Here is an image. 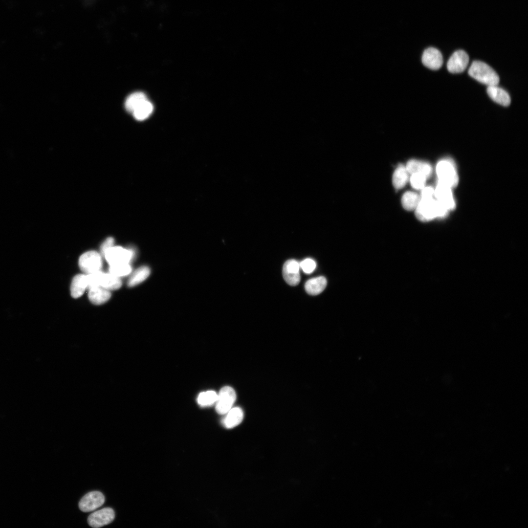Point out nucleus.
<instances>
[{"mask_svg":"<svg viewBox=\"0 0 528 528\" xmlns=\"http://www.w3.org/2000/svg\"><path fill=\"white\" fill-rule=\"evenodd\" d=\"M114 242V239L110 237L107 238L103 243L101 246V252L103 255H105L106 252L109 249L113 246Z\"/></svg>","mask_w":528,"mask_h":528,"instance_id":"obj_30","label":"nucleus"},{"mask_svg":"<svg viewBox=\"0 0 528 528\" xmlns=\"http://www.w3.org/2000/svg\"><path fill=\"white\" fill-rule=\"evenodd\" d=\"M468 74L473 78L487 86H497L499 83V77L496 71L482 61H473L469 68Z\"/></svg>","mask_w":528,"mask_h":528,"instance_id":"obj_2","label":"nucleus"},{"mask_svg":"<svg viewBox=\"0 0 528 528\" xmlns=\"http://www.w3.org/2000/svg\"><path fill=\"white\" fill-rule=\"evenodd\" d=\"M131 271L129 264L110 265L109 267L110 273L119 277L129 274Z\"/></svg>","mask_w":528,"mask_h":528,"instance_id":"obj_26","label":"nucleus"},{"mask_svg":"<svg viewBox=\"0 0 528 528\" xmlns=\"http://www.w3.org/2000/svg\"><path fill=\"white\" fill-rule=\"evenodd\" d=\"M468 63L469 56L467 53L462 50H458L449 59L447 68L452 73H461L465 69Z\"/></svg>","mask_w":528,"mask_h":528,"instance_id":"obj_9","label":"nucleus"},{"mask_svg":"<svg viewBox=\"0 0 528 528\" xmlns=\"http://www.w3.org/2000/svg\"><path fill=\"white\" fill-rule=\"evenodd\" d=\"M243 418V413L240 407L232 408L227 413L222 421L223 426L228 429L236 427L241 423Z\"/></svg>","mask_w":528,"mask_h":528,"instance_id":"obj_16","label":"nucleus"},{"mask_svg":"<svg viewBox=\"0 0 528 528\" xmlns=\"http://www.w3.org/2000/svg\"><path fill=\"white\" fill-rule=\"evenodd\" d=\"M436 173L438 182L451 188L458 184V176L454 162L450 159H445L440 161L436 166Z\"/></svg>","mask_w":528,"mask_h":528,"instance_id":"obj_3","label":"nucleus"},{"mask_svg":"<svg viewBox=\"0 0 528 528\" xmlns=\"http://www.w3.org/2000/svg\"><path fill=\"white\" fill-rule=\"evenodd\" d=\"M434 196L448 211L456 207V203L453 197L451 188L443 184L438 182L434 189Z\"/></svg>","mask_w":528,"mask_h":528,"instance_id":"obj_10","label":"nucleus"},{"mask_svg":"<svg viewBox=\"0 0 528 528\" xmlns=\"http://www.w3.org/2000/svg\"><path fill=\"white\" fill-rule=\"evenodd\" d=\"M114 517V510L111 508L106 507L91 513L88 522L91 527L100 528L112 522Z\"/></svg>","mask_w":528,"mask_h":528,"instance_id":"obj_8","label":"nucleus"},{"mask_svg":"<svg viewBox=\"0 0 528 528\" xmlns=\"http://www.w3.org/2000/svg\"><path fill=\"white\" fill-rule=\"evenodd\" d=\"M409 173L405 167L399 165L394 172L392 182L394 187L396 189L403 188L408 180Z\"/></svg>","mask_w":528,"mask_h":528,"instance_id":"obj_19","label":"nucleus"},{"mask_svg":"<svg viewBox=\"0 0 528 528\" xmlns=\"http://www.w3.org/2000/svg\"><path fill=\"white\" fill-rule=\"evenodd\" d=\"M422 63L424 66L432 70H438L443 64L441 52L437 48L430 47L423 52Z\"/></svg>","mask_w":528,"mask_h":528,"instance_id":"obj_12","label":"nucleus"},{"mask_svg":"<svg viewBox=\"0 0 528 528\" xmlns=\"http://www.w3.org/2000/svg\"><path fill=\"white\" fill-rule=\"evenodd\" d=\"M487 93L494 102L503 106H508L511 99L508 93L504 89L497 86H488Z\"/></svg>","mask_w":528,"mask_h":528,"instance_id":"obj_13","label":"nucleus"},{"mask_svg":"<svg viewBox=\"0 0 528 528\" xmlns=\"http://www.w3.org/2000/svg\"><path fill=\"white\" fill-rule=\"evenodd\" d=\"M448 210L438 200L433 198H420L415 209L416 217L421 221H428L436 218H443Z\"/></svg>","mask_w":528,"mask_h":528,"instance_id":"obj_1","label":"nucleus"},{"mask_svg":"<svg viewBox=\"0 0 528 528\" xmlns=\"http://www.w3.org/2000/svg\"><path fill=\"white\" fill-rule=\"evenodd\" d=\"M299 265L300 267H301L303 271L307 274L312 273L316 266L315 261L310 258H307L304 260L299 264Z\"/></svg>","mask_w":528,"mask_h":528,"instance_id":"obj_28","label":"nucleus"},{"mask_svg":"<svg viewBox=\"0 0 528 528\" xmlns=\"http://www.w3.org/2000/svg\"><path fill=\"white\" fill-rule=\"evenodd\" d=\"M122 285V282L119 277L110 273H103L100 286L110 290L119 288Z\"/></svg>","mask_w":528,"mask_h":528,"instance_id":"obj_23","label":"nucleus"},{"mask_svg":"<svg viewBox=\"0 0 528 528\" xmlns=\"http://www.w3.org/2000/svg\"><path fill=\"white\" fill-rule=\"evenodd\" d=\"M150 274V268L146 266H143L136 269L131 276L128 282V286L130 287L135 286L147 278Z\"/></svg>","mask_w":528,"mask_h":528,"instance_id":"obj_24","label":"nucleus"},{"mask_svg":"<svg viewBox=\"0 0 528 528\" xmlns=\"http://www.w3.org/2000/svg\"><path fill=\"white\" fill-rule=\"evenodd\" d=\"M79 265L81 270L87 275L100 271L102 266L101 256L94 251L87 252L80 256Z\"/></svg>","mask_w":528,"mask_h":528,"instance_id":"obj_4","label":"nucleus"},{"mask_svg":"<svg viewBox=\"0 0 528 528\" xmlns=\"http://www.w3.org/2000/svg\"><path fill=\"white\" fill-rule=\"evenodd\" d=\"M147 100L146 95L142 92H136L130 95L125 101L126 110L132 113L133 110L143 102Z\"/></svg>","mask_w":528,"mask_h":528,"instance_id":"obj_20","label":"nucleus"},{"mask_svg":"<svg viewBox=\"0 0 528 528\" xmlns=\"http://www.w3.org/2000/svg\"><path fill=\"white\" fill-rule=\"evenodd\" d=\"M218 394L216 392L209 390L200 393L198 396L197 401L201 406H209L216 403Z\"/></svg>","mask_w":528,"mask_h":528,"instance_id":"obj_25","label":"nucleus"},{"mask_svg":"<svg viewBox=\"0 0 528 528\" xmlns=\"http://www.w3.org/2000/svg\"><path fill=\"white\" fill-rule=\"evenodd\" d=\"M405 168L409 174L412 175L414 173H420L425 176L427 178L430 176L432 172V167L429 164L416 159L408 161Z\"/></svg>","mask_w":528,"mask_h":528,"instance_id":"obj_14","label":"nucleus"},{"mask_svg":"<svg viewBox=\"0 0 528 528\" xmlns=\"http://www.w3.org/2000/svg\"><path fill=\"white\" fill-rule=\"evenodd\" d=\"M153 110L154 107L152 103L146 100L140 104L132 113L136 120L142 121L149 117Z\"/></svg>","mask_w":528,"mask_h":528,"instance_id":"obj_21","label":"nucleus"},{"mask_svg":"<svg viewBox=\"0 0 528 528\" xmlns=\"http://www.w3.org/2000/svg\"><path fill=\"white\" fill-rule=\"evenodd\" d=\"M104 495L100 491H93L85 495L79 503L80 509L85 512L92 511L101 506L105 502Z\"/></svg>","mask_w":528,"mask_h":528,"instance_id":"obj_7","label":"nucleus"},{"mask_svg":"<svg viewBox=\"0 0 528 528\" xmlns=\"http://www.w3.org/2000/svg\"><path fill=\"white\" fill-rule=\"evenodd\" d=\"M299 263L294 259L286 261L283 265V275L285 281L292 286L297 285L301 279Z\"/></svg>","mask_w":528,"mask_h":528,"instance_id":"obj_11","label":"nucleus"},{"mask_svg":"<svg viewBox=\"0 0 528 528\" xmlns=\"http://www.w3.org/2000/svg\"><path fill=\"white\" fill-rule=\"evenodd\" d=\"M434 194V189L431 186L424 187L422 189L420 198H433Z\"/></svg>","mask_w":528,"mask_h":528,"instance_id":"obj_29","label":"nucleus"},{"mask_svg":"<svg viewBox=\"0 0 528 528\" xmlns=\"http://www.w3.org/2000/svg\"><path fill=\"white\" fill-rule=\"evenodd\" d=\"M426 179V177L421 174H413L410 177L411 185L415 189H422L424 187Z\"/></svg>","mask_w":528,"mask_h":528,"instance_id":"obj_27","label":"nucleus"},{"mask_svg":"<svg viewBox=\"0 0 528 528\" xmlns=\"http://www.w3.org/2000/svg\"><path fill=\"white\" fill-rule=\"evenodd\" d=\"M236 399V394L231 387L222 388L218 394L216 410L221 415L226 414L232 408Z\"/></svg>","mask_w":528,"mask_h":528,"instance_id":"obj_5","label":"nucleus"},{"mask_svg":"<svg viewBox=\"0 0 528 528\" xmlns=\"http://www.w3.org/2000/svg\"><path fill=\"white\" fill-rule=\"evenodd\" d=\"M110 296V290L102 286H96L88 289V297L93 304L98 305L104 304Z\"/></svg>","mask_w":528,"mask_h":528,"instance_id":"obj_15","label":"nucleus"},{"mask_svg":"<svg viewBox=\"0 0 528 528\" xmlns=\"http://www.w3.org/2000/svg\"><path fill=\"white\" fill-rule=\"evenodd\" d=\"M87 281L86 275L78 274L76 275L72 279L70 290L71 296L75 298L82 296L87 288Z\"/></svg>","mask_w":528,"mask_h":528,"instance_id":"obj_18","label":"nucleus"},{"mask_svg":"<svg viewBox=\"0 0 528 528\" xmlns=\"http://www.w3.org/2000/svg\"><path fill=\"white\" fill-rule=\"evenodd\" d=\"M420 200V197L418 194L414 192L408 191L403 195L401 203L405 210L412 211L415 210Z\"/></svg>","mask_w":528,"mask_h":528,"instance_id":"obj_22","label":"nucleus"},{"mask_svg":"<svg viewBox=\"0 0 528 528\" xmlns=\"http://www.w3.org/2000/svg\"><path fill=\"white\" fill-rule=\"evenodd\" d=\"M110 265L129 264L132 257V252L121 246H112L104 255Z\"/></svg>","mask_w":528,"mask_h":528,"instance_id":"obj_6","label":"nucleus"},{"mask_svg":"<svg viewBox=\"0 0 528 528\" xmlns=\"http://www.w3.org/2000/svg\"><path fill=\"white\" fill-rule=\"evenodd\" d=\"M327 284L326 279L323 276H319L308 280L305 283V288L308 294L316 295L325 289Z\"/></svg>","mask_w":528,"mask_h":528,"instance_id":"obj_17","label":"nucleus"}]
</instances>
